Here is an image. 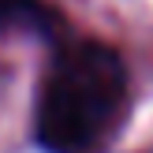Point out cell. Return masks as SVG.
<instances>
[{
    "instance_id": "7a4b0ae2",
    "label": "cell",
    "mask_w": 153,
    "mask_h": 153,
    "mask_svg": "<svg viewBox=\"0 0 153 153\" xmlns=\"http://www.w3.org/2000/svg\"><path fill=\"white\" fill-rule=\"evenodd\" d=\"M0 26H49V11L37 0H0Z\"/></svg>"
},
{
    "instance_id": "6da1fadb",
    "label": "cell",
    "mask_w": 153,
    "mask_h": 153,
    "mask_svg": "<svg viewBox=\"0 0 153 153\" xmlns=\"http://www.w3.org/2000/svg\"><path fill=\"white\" fill-rule=\"evenodd\" d=\"M127 108L123 60L101 41L60 49L37 94L34 134L45 153H101Z\"/></svg>"
}]
</instances>
